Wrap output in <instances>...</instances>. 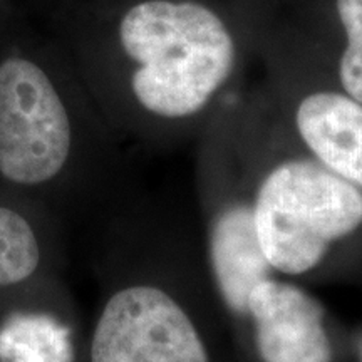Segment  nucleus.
<instances>
[{
  "label": "nucleus",
  "instance_id": "nucleus-1",
  "mask_svg": "<svg viewBox=\"0 0 362 362\" xmlns=\"http://www.w3.org/2000/svg\"><path fill=\"white\" fill-rule=\"evenodd\" d=\"M69 42L115 69L133 110L175 133L205 123L255 54L248 0H74Z\"/></svg>",
  "mask_w": 362,
  "mask_h": 362
},
{
  "label": "nucleus",
  "instance_id": "nucleus-2",
  "mask_svg": "<svg viewBox=\"0 0 362 362\" xmlns=\"http://www.w3.org/2000/svg\"><path fill=\"white\" fill-rule=\"evenodd\" d=\"M252 211L272 269L304 275L319 267L332 243L361 228L362 189L304 149L267 170Z\"/></svg>",
  "mask_w": 362,
  "mask_h": 362
},
{
  "label": "nucleus",
  "instance_id": "nucleus-3",
  "mask_svg": "<svg viewBox=\"0 0 362 362\" xmlns=\"http://www.w3.org/2000/svg\"><path fill=\"white\" fill-rule=\"evenodd\" d=\"M74 146V119L57 81L29 54L0 59V175L24 187L56 178Z\"/></svg>",
  "mask_w": 362,
  "mask_h": 362
},
{
  "label": "nucleus",
  "instance_id": "nucleus-4",
  "mask_svg": "<svg viewBox=\"0 0 362 362\" xmlns=\"http://www.w3.org/2000/svg\"><path fill=\"white\" fill-rule=\"evenodd\" d=\"M90 362H210L192 315L173 293L153 284L119 288L104 304Z\"/></svg>",
  "mask_w": 362,
  "mask_h": 362
},
{
  "label": "nucleus",
  "instance_id": "nucleus-5",
  "mask_svg": "<svg viewBox=\"0 0 362 362\" xmlns=\"http://www.w3.org/2000/svg\"><path fill=\"white\" fill-rule=\"evenodd\" d=\"M247 317L264 362H332L325 310L304 288L267 279L248 296Z\"/></svg>",
  "mask_w": 362,
  "mask_h": 362
},
{
  "label": "nucleus",
  "instance_id": "nucleus-6",
  "mask_svg": "<svg viewBox=\"0 0 362 362\" xmlns=\"http://www.w3.org/2000/svg\"><path fill=\"white\" fill-rule=\"evenodd\" d=\"M208 252L226 309L247 315L248 296L274 270L257 237L252 202L233 200L220 208L210 225Z\"/></svg>",
  "mask_w": 362,
  "mask_h": 362
},
{
  "label": "nucleus",
  "instance_id": "nucleus-7",
  "mask_svg": "<svg viewBox=\"0 0 362 362\" xmlns=\"http://www.w3.org/2000/svg\"><path fill=\"white\" fill-rule=\"evenodd\" d=\"M293 11L332 25L341 47L334 61L339 89L362 103V0H282Z\"/></svg>",
  "mask_w": 362,
  "mask_h": 362
},
{
  "label": "nucleus",
  "instance_id": "nucleus-8",
  "mask_svg": "<svg viewBox=\"0 0 362 362\" xmlns=\"http://www.w3.org/2000/svg\"><path fill=\"white\" fill-rule=\"evenodd\" d=\"M2 362H74L71 330L47 314H17L0 327Z\"/></svg>",
  "mask_w": 362,
  "mask_h": 362
},
{
  "label": "nucleus",
  "instance_id": "nucleus-9",
  "mask_svg": "<svg viewBox=\"0 0 362 362\" xmlns=\"http://www.w3.org/2000/svg\"><path fill=\"white\" fill-rule=\"evenodd\" d=\"M39 264L40 247L33 226L16 210L0 206V287L24 282Z\"/></svg>",
  "mask_w": 362,
  "mask_h": 362
}]
</instances>
